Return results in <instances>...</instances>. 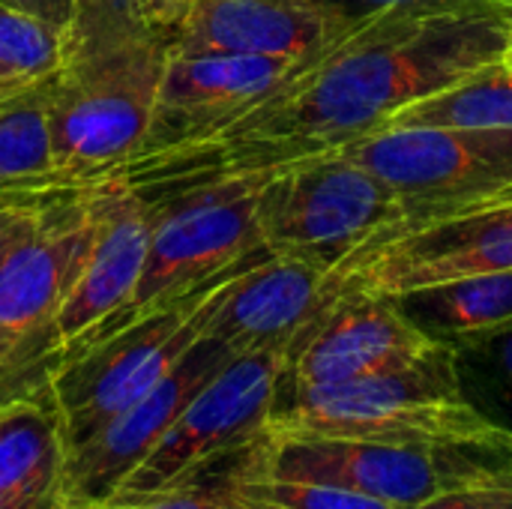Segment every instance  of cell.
Returning <instances> with one entry per match:
<instances>
[{
    "label": "cell",
    "instance_id": "obj_1",
    "mask_svg": "<svg viewBox=\"0 0 512 509\" xmlns=\"http://www.w3.org/2000/svg\"><path fill=\"white\" fill-rule=\"evenodd\" d=\"M507 0L384 6L306 54L267 96L222 126L144 150L96 183L165 198L219 177L276 171L342 150L510 54ZM93 183V186H96Z\"/></svg>",
    "mask_w": 512,
    "mask_h": 509
},
{
    "label": "cell",
    "instance_id": "obj_26",
    "mask_svg": "<svg viewBox=\"0 0 512 509\" xmlns=\"http://www.w3.org/2000/svg\"><path fill=\"white\" fill-rule=\"evenodd\" d=\"M324 3L336 18H342L345 24H357L366 15L384 9V6H399V3H471V0H318ZM512 3V0H507Z\"/></svg>",
    "mask_w": 512,
    "mask_h": 509
},
{
    "label": "cell",
    "instance_id": "obj_22",
    "mask_svg": "<svg viewBox=\"0 0 512 509\" xmlns=\"http://www.w3.org/2000/svg\"><path fill=\"white\" fill-rule=\"evenodd\" d=\"M63 33L12 3L0 0V75L12 84H33L57 72Z\"/></svg>",
    "mask_w": 512,
    "mask_h": 509
},
{
    "label": "cell",
    "instance_id": "obj_29",
    "mask_svg": "<svg viewBox=\"0 0 512 509\" xmlns=\"http://www.w3.org/2000/svg\"><path fill=\"white\" fill-rule=\"evenodd\" d=\"M24 351H27L24 345H18V342H15L12 336H6V333H0V369L9 366V363H15Z\"/></svg>",
    "mask_w": 512,
    "mask_h": 509
},
{
    "label": "cell",
    "instance_id": "obj_17",
    "mask_svg": "<svg viewBox=\"0 0 512 509\" xmlns=\"http://www.w3.org/2000/svg\"><path fill=\"white\" fill-rule=\"evenodd\" d=\"M63 456V435L45 399L0 402V489L15 504L51 509Z\"/></svg>",
    "mask_w": 512,
    "mask_h": 509
},
{
    "label": "cell",
    "instance_id": "obj_14",
    "mask_svg": "<svg viewBox=\"0 0 512 509\" xmlns=\"http://www.w3.org/2000/svg\"><path fill=\"white\" fill-rule=\"evenodd\" d=\"M303 57L171 51L150 132L138 153L195 138L267 96ZM135 156V153H132Z\"/></svg>",
    "mask_w": 512,
    "mask_h": 509
},
{
    "label": "cell",
    "instance_id": "obj_33",
    "mask_svg": "<svg viewBox=\"0 0 512 509\" xmlns=\"http://www.w3.org/2000/svg\"><path fill=\"white\" fill-rule=\"evenodd\" d=\"M12 87H21V84H12L9 78H3V75H0V93H6V90H12Z\"/></svg>",
    "mask_w": 512,
    "mask_h": 509
},
{
    "label": "cell",
    "instance_id": "obj_9",
    "mask_svg": "<svg viewBox=\"0 0 512 509\" xmlns=\"http://www.w3.org/2000/svg\"><path fill=\"white\" fill-rule=\"evenodd\" d=\"M512 270V213L477 210L432 219L399 234H378L336 261L324 306L339 294L405 297L480 273Z\"/></svg>",
    "mask_w": 512,
    "mask_h": 509
},
{
    "label": "cell",
    "instance_id": "obj_25",
    "mask_svg": "<svg viewBox=\"0 0 512 509\" xmlns=\"http://www.w3.org/2000/svg\"><path fill=\"white\" fill-rule=\"evenodd\" d=\"M48 198H0V264L12 246L36 228Z\"/></svg>",
    "mask_w": 512,
    "mask_h": 509
},
{
    "label": "cell",
    "instance_id": "obj_36",
    "mask_svg": "<svg viewBox=\"0 0 512 509\" xmlns=\"http://www.w3.org/2000/svg\"><path fill=\"white\" fill-rule=\"evenodd\" d=\"M243 507H246V504H243ZM246 509H252V507H246Z\"/></svg>",
    "mask_w": 512,
    "mask_h": 509
},
{
    "label": "cell",
    "instance_id": "obj_4",
    "mask_svg": "<svg viewBox=\"0 0 512 509\" xmlns=\"http://www.w3.org/2000/svg\"><path fill=\"white\" fill-rule=\"evenodd\" d=\"M240 474L345 486L399 509L477 489L512 468V447H405L348 438H267L240 453Z\"/></svg>",
    "mask_w": 512,
    "mask_h": 509
},
{
    "label": "cell",
    "instance_id": "obj_34",
    "mask_svg": "<svg viewBox=\"0 0 512 509\" xmlns=\"http://www.w3.org/2000/svg\"><path fill=\"white\" fill-rule=\"evenodd\" d=\"M510 54H512V6H510Z\"/></svg>",
    "mask_w": 512,
    "mask_h": 509
},
{
    "label": "cell",
    "instance_id": "obj_7",
    "mask_svg": "<svg viewBox=\"0 0 512 509\" xmlns=\"http://www.w3.org/2000/svg\"><path fill=\"white\" fill-rule=\"evenodd\" d=\"M402 216L399 198L345 150L276 168L261 195V237L279 252L342 261Z\"/></svg>",
    "mask_w": 512,
    "mask_h": 509
},
{
    "label": "cell",
    "instance_id": "obj_11",
    "mask_svg": "<svg viewBox=\"0 0 512 509\" xmlns=\"http://www.w3.org/2000/svg\"><path fill=\"white\" fill-rule=\"evenodd\" d=\"M96 186H102V219L96 240L39 345V357H51L54 363L81 348L129 306L150 249L156 204L111 180Z\"/></svg>",
    "mask_w": 512,
    "mask_h": 509
},
{
    "label": "cell",
    "instance_id": "obj_31",
    "mask_svg": "<svg viewBox=\"0 0 512 509\" xmlns=\"http://www.w3.org/2000/svg\"><path fill=\"white\" fill-rule=\"evenodd\" d=\"M0 509H24V507H21V504H15V501L0 489Z\"/></svg>",
    "mask_w": 512,
    "mask_h": 509
},
{
    "label": "cell",
    "instance_id": "obj_13",
    "mask_svg": "<svg viewBox=\"0 0 512 509\" xmlns=\"http://www.w3.org/2000/svg\"><path fill=\"white\" fill-rule=\"evenodd\" d=\"M231 357L234 351L228 345L204 333V339H198V345L159 384L99 426L90 438L66 450L54 504L108 495Z\"/></svg>",
    "mask_w": 512,
    "mask_h": 509
},
{
    "label": "cell",
    "instance_id": "obj_35",
    "mask_svg": "<svg viewBox=\"0 0 512 509\" xmlns=\"http://www.w3.org/2000/svg\"><path fill=\"white\" fill-rule=\"evenodd\" d=\"M504 63H507V66H510V69H512V54H507V60H504Z\"/></svg>",
    "mask_w": 512,
    "mask_h": 509
},
{
    "label": "cell",
    "instance_id": "obj_2",
    "mask_svg": "<svg viewBox=\"0 0 512 509\" xmlns=\"http://www.w3.org/2000/svg\"><path fill=\"white\" fill-rule=\"evenodd\" d=\"M174 51V18L144 0H75L51 75L54 192L93 186L141 150Z\"/></svg>",
    "mask_w": 512,
    "mask_h": 509
},
{
    "label": "cell",
    "instance_id": "obj_32",
    "mask_svg": "<svg viewBox=\"0 0 512 509\" xmlns=\"http://www.w3.org/2000/svg\"><path fill=\"white\" fill-rule=\"evenodd\" d=\"M483 210H507V213H512V201H501V204H492V207H483Z\"/></svg>",
    "mask_w": 512,
    "mask_h": 509
},
{
    "label": "cell",
    "instance_id": "obj_18",
    "mask_svg": "<svg viewBox=\"0 0 512 509\" xmlns=\"http://www.w3.org/2000/svg\"><path fill=\"white\" fill-rule=\"evenodd\" d=\"M54 192L51 75L0 93V198Z\"/></svg>",
    "mask_w": 512,
    "mask_h": 509
},
{
    "label": "cell",
    "instance_id": "obj_28",
    "mask_svg": "<svg viewBox=\"0 0 512 509\" xmlns=\"http://www.w3.org/2000/svg\"><path fill=\"white\" fill-rule=\"evenodd\" d=\"M414 509H492L489 501L477 492V489H459V492H447V495H438L426 504Z\"/></svg>",
    "mask_w": 512,
    "mask_h": 509
},
{
    "label": "cell",
    "instance_id": "obj_21",
    "mask_svg": "<svg viewBox=\"0 0 512 509\" xmlns=\"http://www.w3.org/2000/svg\"><path fill=\"white\" fill-rule=\"evenodd\" d=\"M465 399L512 435V324L447 342Z\"/></svg>",
    "mask_w": 512,
    "mask_h": 509
},
{
    "label": "cell",
    "instance_id": "obj_3",
    "mask_svg": "<svg viewBox=\"0 0 512 509\" xmlns=\"http://www.w3.org/2000/svg\"><path fill=\"white\" fill-rule=\"evenodd\" d=\"M264 255L270 249L246 255L210 282L150 306L51 363L42 378V399L57 417L63 447L81 444L159 384L204 339L231 282Z\"/></svg>",
    "mask_w": 512,
    "mask_h": 509
},
{
    "label": "cell",
    "instance_id": "obj_30",
    "mask_svg": "<svg viewBox=\"0 0 512 509\" xmlns=\"http://www.w3.org/2000/svg\"><path fill=\"white\" fill-rule=\"evenodd\" d=\"M150 9H156L159 15H168V18H177V12H180V6H183V0H144Z\"/></svg>",
    "mask_w": 512,
    "mask_h": 509
},
{
    "label": "cell",
    "instance_id": "obj_27",
    "mask_svg": "<svg viewBox=\"0 0 512 509\" xmlns=\"http://www.w3.org/2000/svg\"><path fill=\"white\" fill-rule=\"evenodd\" d=\"M6 3H12L15 9H21V12H27L33 18L57 27L60 33L66 30L69 18L75 12V0H6Z\"/></svg>",
    "mask_w": 512,
    "mask_h": 509
},
{
    "label": "cell",
    "instance_id": "obj_16",
    "mask_svg": "<svg viewBox=\"0 0 512 509\" xmlns=\"http://www.w3.org/2000/svg\"><path fill=\"white\" fill-rule=\"evenodd\" d=\"M348 27L318 0H183L174 51L306 57Z\"/></svg>",
    "mask_w": 512,
    "mask_h": 509
},
{
    "label": "cell",
    "instance_id": "obj_23",
    "mask_svg": "<svg viewBox=\"0 0 512 509\" xmlns=\"http://www.w3.org/2000/svg\"><path fill=\"white\" fill-rule=\"evenodd\" d=\"M237 498L252 509H399L381 498L315 480H282L258 474H228Z\"/></svg>",
    "mask_w": 512,
    "mask_h": 509
},
{
    "label": "cell",
    "instance_id": "obj_15",
    "mask_svg": "<svg viewBox=\"0 0 512 509\" xmlns=\"http://www.w3.org/2000/svg\"><path fill=\"white\" fill-rule=\"evenodd\" d=\"M330 267L321 258L297 252L264 255L231 282L213 312L207 336L234 354L291 348L324 309Z\"/></svg>",
    "mask_w": 512,
    "mask_h": 509
},
{
    "label": "cell",
    "instance_id": "obj_6",
    "mask_svg": "<svg viewBox=\"0 0 512 509\" xmlns=\"http://www.w3.org/2000/svg\"><path fill=\"white\" fill-rule=\"evenodd\" d=\"M270 177L273 171L219 177L156 201L150 198L156 204V222L141 282L129 306L96 336L120 327L150 306L210 282L246 255L267 249L261 237V195Z\"/></svg>",
    "mask_w": 512,
    "mask_h": 509
},
{
    "label": "cell",
    "instance_id": "obj_24",
    "mask_svg": "<svg viewBox=\"0 0 512 509\" xmlns=\"http://www.w3.org/2000/svg\"><path fill=\"white\" fill-rule=\"evenodd\" d=\"M51 509H246L237 498L231 480L201 483L189 480L156 492H111L87 501H57Z\"/></svg>",
    "mask_w": 512,
    "mask_h": 509
},
{
    "label": "cell",
    "instance_id": "obj_20",
    "mask_svg": "<svg viewBox=\"0 0 512 509\" xmlns=\"http://www.w3.org/2000/svg\"><path fill=\"white\" fill-rule=\"evenodd\" d=\"M390 126L512 129V69L507 63L486 66L465 81L402 108Z\"/></svg>",
    "mask_w": 512,
    "mask_h": 509
},
{
    "label": "cell",
    "instance_id": "obj_8",
    "mask_svg": "<svg viewBox=\"0 0 512 509\" xmlns=\"http://www.w3.org/2000/svg\"><path fill=\"white\" fill-rule=\"evenodd\" d=\"M285 366L288 348L234 354L111 492L171 489L198 480L210 462L252 447L276 408Z\"/></svg>",
    "mask_w": 512,
    "mask_h": 509
},
{
    "label": "cell",
    "instance_id": "obj_19",
    "mask_svg": "<svg viewBox=\"0 0 512 509\" xmlns=\"http://www.w3.org/2000/svg\"><path fill=\"white\" fill-rule=\"evenodd\" d=\"M402 312L432 339L456 342L512 324V270L468 276L399 297Z\"/></svg>",
    "mask_w": 512,
    "mask_h": 509
},
{
    "label": "cell",
    "instance_id": "obj_12",
    "mask_svg": "<svg viewBox=\"0 0 512 509\" xmlns=\"http://www.w3.org/2000/svg\"><path fill=\"white\" fill-rule=\"evenodd\" d=\"M438 345L393 297L339 294L291 342L279 390L342 384L405 366Z\"/></svg>",
    "mask_w": 512,
    "mask_h": 509
},
{
    "label": "cell",
    "instance_id": "obj_10",
    "mask_svg": "<svg viewBox=\"0 0 512 509\" xmlns=\"http://www.w3.org/2000/svg\"><path fill=\"white\" fill-rule=\"evenodd\" d=\"M102 219V186L57 192L36 228L0 264V333L18 345L42 336L72 291Z\"/></svg>",
    "mask_w": 512,
    "mask_h": 509
},
{
    "label": "cell",
    "instance_id": "obj_5",
    "mask_svg": "<svg viewBox=\"0 0 512 509\" xmlns=\"http://www.w3.org/2000/svg\"><path fill=\"white\" fill-rule=\"evenodd\" d=\"M342 150L399 198L402 216L378 234L512 201V129L390 126Z\"/></svg>",
    "mask_w": 512,
    "mask_h": 509
}]
</instances>
